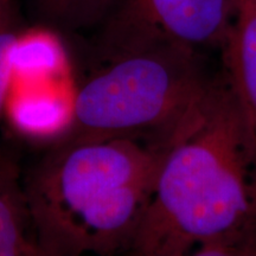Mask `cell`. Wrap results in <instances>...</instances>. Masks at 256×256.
Segmentation results:
<instances>
[{"label":"cell","instance_id":"cell-1","mask_svg":"<svg viewBox=\"0 0 256 256\" xmlns=\"http://www.w3.org/2000/svg\"><path fill=\"white\" fill-rule=\"evenodd\" d=\"M256 256V134L222 66L174 133L128 254Z\"/></svg>","mask_w":256,"mask_h":256},{"label":"cell","instance_id":"cell-2","mask_svg":"<svg viewBox=\"0 0 256 256\" xmlns=\"http://www.w3.org/2000/svg\"><path fill=\"white\" fill-rule=\"evenodd\" d=\"M168 148L132 139L54 142L24 182L40 255L128 252Z\"/></svg>","mask_w":256,"mask_h":256},{"label":"cell","instance_id":"cell-3","mask_svg":"<svg viewBox=\"0 0 256 256\" xmlns=\"http://www.w3.org/2000/svg\"><path fill=\"white\" fill-rule=\"evenodd\" d=\"M212 78L200 50L177 43L100 60L76 92L68 130L55 142L132 139L170 146Z\"/></svg>","mask_w":256,"mask_h":256},{"label":"cell","instance_id":"cell-4","mask_svg":"<svg viewBox=\"0 0 256 256\" xmlns=\"http://www.w3.org/2000/svg\"><path fill=\"white\" fill-rule=\"evenodd\" d=\"M238 0H116L98 28L96 62L162 43L220 49Z\"/></svg>","mask_w":256,"mask_h":256},{"label":"cell","instance_id":"cell-5","mask_svg":"<svg viewBox=\"0 0 256 256\" xmlns=\"http://www.w3.org/2000/svg\"><path fill=\"white\" fill-rule=\"evenodd\" d=\"M220 52L222 66L256 134V0H238Z\"/></svg>","mask_w":256,"mask_h":256},{"label":"cell","instance_id":"cell-6","mask_svg":"<svg viewBox=\"0 0 256 256\" xmlns=\"http://www.w3.org/2000/svg\"><path fill=\"white\" fill-rule=\"evenodd\" d=\"M28 214L17 162L0 148V256H40L28 234Z\"/></svg>","mask_w":256,"mask_h":256},{"label":"cell","instance_id":"cell-7","mask_svg":"<svg viewBox=\"0 0 256 256\" xmlns=\"http://www.w3.org/2000/svg\"><path fill=\"white\" fill-rule=\"evenodd\" d=\"M12 70L25 78L55 75L66 66V49L58 34L46 25L18 30L11 48Z\"/></svg>","mask_w":256,"mask_h":256},{"label":"cell","instance_id":"cell-8","mask_svg":"<svg viewBox=\"0 0 256 256\" xmlns=\"http://www.w3.org/2000/svg\"><path fill=\"white\" fill-rule=\"evenodd\" d=\"M72 107L63 98L43 92H23L10 106V118L20 133L34 139L55 142L68 130Z\"/></svg>","mask_w":256,"mask_h":256},{"label":"cell","instance_id":"cell-9","mask_svg":"<svg viewBox=\"0 0 256 256\" xmlns=\"http://www.w3.org/2000/svg\"><path fill=\"white\" fill-rule=\"evenodd\" d=\"M116 0H38L42 23L56 31L75 32L98 28Z\"/></svg>","mask_w":256,"mask_h":256},{"label":"cell","instance_id":"cell-10","mask_svg":"<svg viewBox=\"0 0 256 256\" xmlns=\"http://www.w3.org/2000/svg\"><path fill=\"white\" fill-rule=\"evenodd\" d=\"M16 23L0 26V118L5 110L14 70L11 63V48L17 34ZM2 148V146H0Z\"/></svg>","mask_w":256,"mask_h":256},{"label":"cell","instance_id":"cell-11","mask_svg":"<svg viewBox=\"0 0 256 256\" xmlns=\"http://www.w3.org/2000/svg\"><path fill=\"white\" fill-rule=\"evenodd\" d=\"M14 22L16 17L12 0H0V26Z\"/></svg>","mask_w":256,"mask_h":256}]
</instances>
